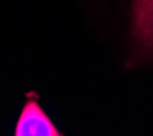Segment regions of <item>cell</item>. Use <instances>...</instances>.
<instances>
[{
  "mask_svg": "<svg viewBox=\"0 0 153 136\" xmlns=\"http://www.w3.org/2000/svg\"><path fill=\"white\" fill-rule=\"evenodd\" d=\"M134 35L143 48L153 46V0H134Z\"/></svg>",
  "mask_w": 153,
  "mask_h": 136,
  "instance_id": "cell-2",
  "label": "cell"
},
{
  "mask_svg": "<svg viewBox=\"0 0 153 136\" xmlns=\"http://www.w3.org/2000/svg\"><path fill=\"white\" fill-rule=\"evenodd\" d=\"M15 136H60V133L38 102L30 99L21 112Z\"/></svg>",
  "mask_w": 153,
  "mask_h": 136,
  "instance_id": "cell-1",
  "label": "cell"
}]
</instances>
